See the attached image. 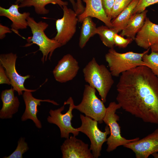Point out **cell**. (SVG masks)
Listing matches in <instances>:
<instances>
[{
  "mask_svg": "<svg viewBox=\"0 0 158 158\" xmlns=\"http://www.w3.org/2000/svg\"><path fill=\"white\" fill-rule=\"evenodd\" d=\"M131 38H125L120 35L117 33L115 34L114 36V45L120 48H126L133 40Z\"/></svg>",
  "mask_w": 158,
  "mask_h": 158,
  "instance_id": "28",
  "label": "cell"
},
{
  "mask_svg": "<svg viewBox=\"0 0 158 158\" xmlns=\"http://www.w3.org/2000/svg\"><path fill=\"white\" fill-rule=\"evenodd\" d=\"M151 51L158 52V43L155 44L150 47Z\"/></svg>",
  "mask_w": 158,
  "mask_h": 158,
  "instance_id": "33",
  "label": "cell"
},
{
  "mask_svg": "<svg viewBox=\"0 0 158 158\" xmlns=\"http://www.w3.org/2000/svg\"><path fill=\"white\" fill-rule=\"evenodd\" d=\"M150 48L141 53L132 51L121 53L114 48H110L105 55V59L112 76L118 77L123 73L136 67L146 66L142 57L148 52Z\"/></svg>",
  "mask_w": 158,
  "mask_h": 158,
  "instance_id": "4",
  "label": "cell"
},
{
  "mask_svg": "<svg viewBox=\"0 0 158 158\" xmlns=\"http://www.w3.org/2000/svg\"><path fill=\"white\" fill-rule=\"evenodd\" d=\"M117 103L146 123L158 124V78L145 66L121 74L116 85Z\"/></svg>",
  "mask_w": 158,
  "mask_h": 158,
  "instance_id": "1",
  "label": "cell"
},
{
  "mask_svg": "<svg viewBox=\"0 0 158 158\" xmlns=\"http://www.w3.org/2000/svg\"><path fill=\"white\" fill-rule=\"evenodd\" d=\"M86 4L83 13L78 16V21L82 22L86 17L96 18L103 22L106 26L112 28L111 20L107 16L102 6V0H82Z\"/></svg>",
  "mask_w": 158,
  "mask_h": 158,
  "instance_id": "17",
  "label": "cell"
},
{
  "mask_svg": "<svg viewBox=\"0 0 158 158\" xmlns=\"http://www.w3.org/2000/svg\"><path fill=\"white\" fill-rule=\"evenodd\" d=\"M12 31L8 27L0 24V39L2 40L6 36V34L8 33H11Z\"/></svg>",
  "mask_w": 158,
  "mask_h": 158,
  "instance_id": "32",
  "label": "cell"
},
{
  "mask_svg": "<svg viewBox=\"0 0 158 158\" xmlns=\"http://www.w3.org/2000/svg\"><path fill=\"white\" fill-rule=\"evenodd\" d=\"M133 0H115L111 19H114L125 9Z\"/></svg>",
  "mask_w": 158,
  "mask_h": 158,
  "instance_id": "26",
  "label": "cell"
},
{
  "mask_svg": "<svg viewBox=\"0 0 158 158\" xmlns=\"http://www.w3.org/2000/svg\"><path fill=\"white\" fill-rule=\"evenodd\" d=\"M50 4L58 5L61 8L68 5L67 1L62 0H25L20 3L19 6L20 8L33 6L36 13L45 15L48 13L49 12L45 6Z\"/></svg>",
  "mask_w": 158,
  "mask_h": 158,
  "instance_id": "20",
  "label": "cell"
},
{
  "mask_svg": "<svg viewBox=\"0 0 158 158\" xmlns=\"http://www.w3.org/2000/svg\"><path fill=\"white\" fill-rule=\"evenodd\" d=\"M22 95L25 108L21 116V121H24L28 119H30L33 121L37 128H41L42 123L37 116L38 112V106L40 105L41 102H48L55 105H59V104L54 100L49 99L42 100L36 99L33 96L32 92L30 91H24Z\"/></svg>",
  "mask_w": 158,
  "mask_h": 158,
  "instance_id": "15",
  "label": "cell"
},
{
  "mask_svg": "<svg viewBox=\"0 0 158 158\" xmlns=\"http://www.w3.org/2000/svg\"><path fill=\"white\" fill-rule=\"evenodd\" d=\"M71 3L74 10L78 15L82 13L85 8L83 5L81 0H68Z\"/></svg>",
  "mask_w": 158,
  "mask_h": 158,
  "instance_id": "30",
  "label": "cell"
},
{
  "mask_svg": "<svg viewBox=\"0 0 158 158\" xmlns=\"http://www.w3.org/2000/svg\"><path fill=\"white\" fill-rule=\"evenodd\" d=\"M145 53L142 57L146 66L150 68L153 73L158 78V52L151 51L150 54Z\"/></svg>",
  "mask_w": 158,
  "mask_h": 158,
  "instance_id": "24",
  "label": "cell"
},
{
  "mask_svg": "<svg viewBox=\"0 0 158 158\" xmlns=\"http://www.w3.org/2000/svg\"><path fill=\"white\" fill-rule=\"evenodd\" d=\"M96 89L89 85H85L81 102L74 105L75 109L85 116L102 123L107 110L104 103L97 96Z\"/></svg>",
  "mask_w": 158,
  "mask_h": 158,
  "instance_id": "7",
  "label": "cell"
},
{
  "mask_svg": "<svg viewBox=\"0 0 158 158\" xmlns=\"http://www.w3.org/2000/svg\"><path fill=\"white\" fill-rule=\"evenodd\" d=\"M85 81L98 92L104 103L107 95L114 84L112 75L104 65L99 64L93 57L83 68Z\"/></svg>",
  "mask_w": 158,
  "mask_h": 158,
  "instance_id": "2",
  "label": "cell"
},
{
  "mask_svg": "<svg viewBox=\"0 0 158 158\" xmlns=\"http://www.w3.org/2000/svg\"><path fill=\"white\" fill-rule=\"evenodd\" d=\"M96 25L92 17H87L82 22L79 38V45L81 49L83 48L91 37L97 34Z\"/></svg>",
  "mask_w": 158,
  "mask_h": 158,
  "instance_id": "22",
  "label": "cell"
},
{
  "mask_svg": "<svg viewBox=\"0 0 158 158\" xmlns=\"http://www.w3.org/2000/svg\"><path fill=\"white\" fill-rule=\"evenodd\" d=\"M17 56L16 54L10 53L1 54L0 55V63L5 69L6 73L9 78L11 85L19 95H23V91L33 92L36 90H30L26 88L24 86L25 80L30 76L28 75L23 76L17 72L16 63Z\"/></svg>",
  "mask_w": 158,
  "mask_h": 158,
  "instance_id": "10",
  "label": "cell"
},
{
  "mask_svg": "<svg viewBox=\"0 0 158 158\" xmlns=\"http://www.w3.org/2000/svg\"><path fill=\"white\" fill-rule=\"evenodd\" d=\"M134 40L138 46L146 49L158 43V24L153 23L146 17L143 26Z\"/></svg>",
  "mask_w": 158,
  "mask_h": 158,
  "instance_id": "14",
  "label": "cell"
},
{
  "mask_svg": "<svg viewBox=\"0 0 158 158\" xmlns=\"http://www.w3.org/2000/svg\"><path fill=\"white\" fill-rule=\"evenodd\" d=\"M96 32L104 45L110 48H114V36L115 34L118 33L115 30L106 26L101 25L97 28Z\"/></svg>",
  "mask_w": 158,
  "mask_h": 158,
  "instance_id": "23",
  "label": "cell"
},
{
  "mask_svg": "<svg viewBox=\"0 0 158 158\" xmlns=\"http://www.w3.org/2000/svg\"><path fill=\"white\" fill-rule=\"evenodd\" d=\"M14 90L11 87L3 90L1 94L2 107L0 110V118L2 119H10L18 111L20 102L18 98L15 96Z\"/></svg>",
  "mask_w": 158,
  "mask_h": 158,
  "instance_id": "18",
  "label": "cell"
},
{
  "mask_svg": "<svg viewBox=\"0 0 158 158\" xmlns=\"http://www.w3.org/2000/svg\"><path fill=\"white\" fill-rule=\"evenodd\" d=\"M74 105L72 98L70 97L64 102L62 106L56 109H50L49 111L50 115L47 118V121L58 126L62 138H69L71 133L75 136L79 134L80 132L77 128L73 127L71 122L73 117L72 111Z\"/></svg>",
  "mask_w": 158,
  "mask_h": 158,
  "instance_id": "5",
  "label": "cell"
},
{
  "mask_svg": "<svg viewBox=\"0 0 158 158\" xmlns=\"http://www.w3.org/2000/svg\"><path fill=\"white\" fill-rule=\"evenodd\" d=\"M27 20L32 35L27 39L28 43L24 47L29 46L32 44H37L39 47V50L42 54L41 59L42 63L47 61L48 56L49 59L50 60L54 51L62 46L61 45L54 39L49 38L45 34L44 31L49 26L47 23L42 21L37 22L30 16Z\"/></svg>",
  "mask_w": 158,
  "mask_h": 158,
  "instance_id": "3",
  "label": "cell"
},
{
  "mask_svg": "<svg viewBox=\"0 0 158 158\" xmlns=\"http://www.w3.org/2000/svg\"><path fill=\"white\" fill-rule=\"evenodd\" d=\"M62 8L63 16L56 21L57 33L53 39L63 46L74 35L78 21V15L74 10L68 8L66 6H63Z\"/></svg>",
  "mask_w": 158,
  "mask_h": 158,
  "instance_id": "9",
  "label": "cell"
},
{
  "mask_svg": "<svg viewBox=\"0 0 158 158\" xmlns=\"http://www.w3.org/2000/svg\"><path fill=\"white\" fill-rule=\"evenodd\" d=\"M123 146L134 152L136 158H148L158 152V128L143 138Z\"/></svg>",
  "mask_w": 158,
  "mask_h": 158,
  "instance_id": "11",
  "label": "cell"
},
{
  "mask_svg": "<svg viewBox=\"0 0 158 158\" xmlns=\"http://www.w3.org/2000/svg\"><path fill=\"white\" fill-rule=\"evenodd\" d=\"M61 150L63 158H94L89 145L74 135L66 139Z\"/></svg>",
  "mask_w": 158,
  "mask_h": 158,
  "instance_id": "13",
  "label": "cell"
},
{
  "mask_svg": "<svg viewBox=\"0 0 158 158\" xmlns=\"http://www.w3.org/2000/svg\"><path fill=\"white\" fill-rule=\"evenodd\" d=\"M79 68L77 60L71 55L67 54L58 61L52 73L56 81L65 83L75 77Z\"/></svg>",
  "mask_w": 158,
  "mask_h": 158,
  "instance_id": "12",
  "label": "cell"
},
{
  "mask_svg": "<svg viewBox=\"0 0 158 158\" xmlns=\"http://www.w3.org/2000/svg\"><path fill=\"white\" fill-rule=\"evenodd\" d=\"M24 0H16L15 2V4H18L19 2L20 3Z\"/></svg>",
  "mask_w": 158,
  "mask_h": 158,
  "instance_id": "35",
  "label": "cell"
},
{
  "mask_svg": "<svg viewBox=\"0 0 158 158\" xmlns=\"http://www.w3.org/2000/svg\"><path fill=\"white\" fill-rule=\"evenodd\" d=\"M121 108L118 103L111 102L107 108L103 119V122L109 126L110 130V135L107 141V147L106 151L109 152L115 150L118 146H124L130 142L140 139L139 138L127 139L122 136L120 127L117 122L119 120V117L116 114V110Z\"/></svg>",
  "mask_w": 158,
  "mask_h": 158,
  "instance_id": "6",
  "label": "cell"
},
{
  "mask_svg": "<svg viewBox=\"0 0 158 158\" xmlns=\"http://www.w3.org/2000/svg\"><path fill=\"white\" fill-rule=\"evenodd\" d=\"M29 149L27 143L25 141V138L21 137L18 142V145L15 151L8 156L4 158H22L23 155Z\"/></svg>",
  "mask_w": 158,
  "mask_h": 158,
  "instance_id": "25",
  "label": "cell"
},
{
  "mask_svg": "<svg viewBox=\"0 0 158 158\" xmlns=\"http://www.w3.org/2000/svg\"><path fill=\"white\" fill-rule=\"evenodd\" d=\"M152 155L154 158H158V152L153 154Z\"/></svg>",
  "mask_w": 158,
  "mask_h": 158,
  "instance_id": "34",
  "label": "cell"
},
{
  "mask_svg": "<svg viewBox=\"0 0 158 158\" xmlns=\"http://www.w3.org/2000/svg\"><path fill=\"white\" fill-rule=\"evenodd\" d=\"M115 0H102L104 11L107 16L111 19L112 10Z\"/></svg>",
  "mask_w": 158,
  "mask_h": 158,
  "instance_id": "29",
  "label": "cell"
},
{
  "mask_svg": "<svg viewBox=\"0 0 158 158\" xmlns=\"http://www.w3.org/2000/svg\"><path fill=\"white\" fill-rule=\"evenodd\" d=\"M80 118L81 125L77 129L89 138L91 143L90 149L94 158H98L101 155L103 144L107 142V135L110 134L109 128L106 125L105 131L103 132L99 129L98 122L96 120L81 114Z\"/></svg>",
  "mask_w": 158,
  "mask_h": 158,
  "instance_id": "8",
  "label": "cell"
},
{
  "mask_svg": "<svg viewBox=\"0 0 158 158\" xmlns=\"http://www.w3.org/2000/svg\"><path fill=\"white\" fill-rule=\"evenodd\" d=\"M139 0H133L128 6L111 21L112 28L117 33L121 31L133 15V11Z\"/></svg>",
  "mask_w": 158,
  "mask_h": 158,
  "instance_id": "21",
  "label": "cell"
},
{
  "mask_svg": "<svg viewBox=\"0 0 158 158\" xmlns=\"http://www.w3.org/2000/svg\"><path fill=\"white\" fill-rule=\"evenodd\" d=\"M19 8L18 4H12L7 9L0 6V16L5 17L11 20V30L19 35L18 30L26 29L28 26L27 19L30 15L29 12L20 13Z\"/></svg>",
  "mask_w": 158,
  "mask_h": 158,
  "instance_id": "16",
  "label": "cell"
},
{
  "mask_svg": "<svg viewBox=\"0 0 158 158\" xmlns=\"http://www.w3.org/2000/svg\"><path fill=\"white\" fill-rule=\"evenodd\" d=\"M147 11L145 10L140 13L133 15L121 31L120 35L134 40L136 35L144 25Z\"/></svg>",
  "mask_w": 158,
  "mask_h": 158,
  "instance_id": "19",
  "label": "cell"
},
{
  "mask_svg": "<svg viewBox=\"0 0 158 158\" xmlns=\"http://www.w3.org/2000/svg\"><path fill=\"white\" fill-rule=\"evenodd\" d=\"M157 3L158 0H139L133 11V15L140 13L144 11L146 7Z\"/></svg>",
  "mask_w": 158,
  "mask_h": 158,
  "instance_id": "27",
  "label": "cell"
},
{
  "mask_svg": "<svg viewBox=\"0 0 158 158\" xmlns=\"http://www.w3.org/2000/svg\"><path fill=\"white\" fill-rule=\"evenodd\" d=\"M3 66L0 64V84L11 85L9 78L7 75L5 71Z\"/></svg>",
  "mask_w": 158,
  "mask_h": 158,
  "instance_id": "31",
  "label": "cell"
}]
</instances>
